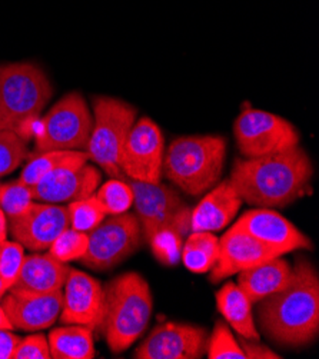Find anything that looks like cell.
Here are the masks:
<instances>
[{"mask_svg":"<svg viewBox=\"0 0 319 359\" xmlns=\"http://www.w3.org/2000/svg\"><path fill=\"white\" fill-rule=\"evenodd\" d=\"M313 168L308 154L297 147L279 154L238 159L229 182L242 202L254 208H283L309 191Z\"/></svg>","mask_w":319,"mask_h":359,"instance_id":"1","label":"cell"},{"mask_svg":"<svg viewBox=\"0 0 319 359\" xmlns=\"http://www.w3.org/2000/svg\"><path fill=\"white\" fill-rule=\"evenodd\" d=\"M257 305L259 327L269 339L290 348L312 344L319 332L316 268L306 259H298L285 288Z\"/></svg>","mask_w":319,"mask_h":359,"instance_id":"2","label":"cell"},{"mask_svg":"<svg viewBox=\"0 0 319 359\" xmlns=\"http://www.w3.org/2000/svg\"><path fill=\"white\" fill-rule=\"evenodd\" d=\"M100 330L114 353L133 345L149 325L154 298L148 280L137 272H126L103 288Z\"/></svg>","mask_w":319,"mask_h":359,"instance_id":"3","label":"cell"},{"mask_svg":"<svg viewBox=\"0 0 319 359\" xmlns=\"http://www.w3.org/2000/svg\"><path fill=\"white\" fill-rule=\"evenodd\" d=\"M225 158L226 139L224 136H181L166 149L162 173L186 195L201 196L219 182Z\"/></svg>","mask_w":319,"mask_h":359,"instance_id":"4","label":"cell"},{"mask_svg":"<svg viewBox=\"0 0 319 359\" xmlns=\"http://www.w3.org/2000/svg\"><path fill=\"white\" fill-rule=\"evenodd\" d=\"M52 93L41 66L30 62L0 66V130H13L26 140Z\"/></svg>","mask_w":319,"mask_h":359,"instance_id":"5","label":"cell"},{"mask_svg":"<svg viewBox=\"0 0 319 359\" xmlns=\"http://www.w3.org/2000/svg\"><path fill=\"white\" fill-rule=\"evenodd\" d=\"M136 115V107L122 99L112 96L93 99V125L85 152L89 161L111 177L122 176V151Z\"/></svg>","mask_w":319,"mask_h":359,"instance_id":"6","label":"cell"},{"mask_svg":"<svg viewBox=\"0 0 319 359\" xmlns=\"http://www.w3.org/2000/svg\"><path fill=\"white\" fill-rule=\"evenodd\" d=\"M93 118L85 97L70 92L56 102L42 119L34 151H86Z\"/></svg>","mask_w":319,"mask_h":359,"instance_id":"7","label":"cell"},{"mask_svg":"<svg viewBox=\"0 0 319 359\" xmlns=\"http://www.w3.org/2000/svg\"><path fill=\"white\" fill-rule=\"evenodd\" d=\"M239 152L245 158H261L299 147V132L279 115L245 107L233 123Z\"/></svg>","mask_w":319,"mask_h":359,"instance_id":"8","label":"cell"},{"mask_svg":"<svg viewBox=\"0 0 319 359\" xmlns=\"http://www.w3.org/2000/svg\"><path fill=\"white\" fill-rule=\"evenodd\" d=\"M142 235L135 215L128 212L111 215L88 233V250L79 261L95 271L112 269L136 252Z\"/></svg>","mask_w":319,"mask_h":359,"instance_id":"9","label":"cell"},{"mask_svg":"<svg viewBox=\"0 0 319 359\" xmlns=\"http://www.w3.org/2000/svg\"><path fill=\"white\" fill-rule=\"evenodd\" d=\"M88 162L89 155L85 151H76L72 158L49 172L30 188L33 201L63 203L95 195L102 181V173Z\"/></svg>","mask_w":319,"mask_h":359,"instance_id":"10","label":"cell"},{"mask_svg":"<svg viewBox=\"0 0 319 359\" xmlns=\"http://www.w3.org/2000/svg\"><path fill=\"white\" fill-rule=\"evenodd\" d=\"M165 140L151 118L136 121L126 137L121 158L122 175L147 184H159L165 156Z\"/></svg>","mask_w":319,"mask_h":359,"instance_id":"11","label":"cell"},{"mask_svg":"<svg viewBox=\"0 0 319 359\" xmlns=\"http://www.w3.org/2000/svg\"><path fill=\"white\" fill-rule=\"evenodd\" d=\"M128 182L133 191V205L142 233L148 242L158 232L191 213L179 192L169 185L147 184L132 179H128Z\"/></svg>","mask_w":319,"mask_h":359,"instance_id":"12","label":"cell"},{"mask_svg":"<svg viewBox=\"0 0 319 359\" xmlns=\"http://www.w3.org/2000/svg\"><path fill=\"white\" fill-rule=\"evenodd\" d=\"M208 331L182 322H163L156 325L142 342L136 359H199L206 353Z\"/></svg>","mask_w":319,"mask_h":359,"instance_id":"13","label":"cell"},{"mask_svg":"<svg viewBox=\"0 0 319 359\" xmlns=\"http://www.w3.org/2000/svg\"><path fill=\"white\" fill-rule=\"evenodd\" d=\"M8 221L15 241L32 252L49 249L53 241L70 226L66 206L38 203L36 201L32 202L25 212Z\"/></svg>","mask_w":319,"mask_h":359,"instance_id":"14","label":"cell"},{"mask_svg":"<svg viewBox=\"0 0 319 359\" xmlns=\"http://www.w3.org/2000/svg\"><path fill=\"white\" fill-rule=\"evenodd\" d=\"M62 299L59 320L65 325H82L92 332L100 330L103 318V286L93 276L70 268Z\"/></svg>","mask_w":319,"mask_h":359,"instance_id":"15","label":"cell"},{"mask_svg":"<svg viewBox=\"0 0 319 359\" xmlns=\"http://www.w3.org/2000/svg\"><path fill=\"white\" fill-rule=\"evenodd\" d=\"M276 257L280 255L235 224L219 239L218 261L209 271V279L212 283H218Z\"/></svg>","mask_w":319,"mask_h":359,"instance_id":"16","label":"cell"},{"mask_svg":"<svg viewBox=\"0 0 319 359\" xmlns=\"http://www.w3.org/2000/svg\"><path fill=\"white\" fill-rule=\"evenodd\" d=\"M236 224L280 257L294 250L313 249L312 241L273 209H251L245 212Z\"/></svg>","mask_w":319,"mask_h":359,"instance_id":"17","label":"cell"},{"mask_svg":"<svg viewBox=\"0 0 319 359\" xmlns=\"http://www.w3.org/2000/svg\"><path fill=\"white\" fill-rule=\"evenodd\" d=\"M62 291L50 294H36L9 290L2 299V308L6 312L13 328L36 332L48 330L57 320L62 311Z\"/></svg>","mask_w":319,"mask_h":359,"instance_id":"18","label":"cell"},{"mask_svg":"<svg viewBox=\"0 0 319 359\" xmlns=\"http://www.w3.org/2000/svg\"><path fill=\"white\" fill-rule=\"evenodd\" d=\"M242 199L231 185L229 179L217 184L191 212L192 232H218L235 218Z\"/></svg>","mask_w":319,"mask_h":359,"instance_id":"19","label":"cell"},{"mask_svg":"<svg viewBox=\"0 0 319 359\" xmlns=\"http://www.w3.org/2000/svg\"><path fill=\"white\" fill-rule=\"evenodd\" d=\"M70 266L57 261L49 252L25 257L19 276L11 290L50 294L62 291Z\"/></svg>","mask_w":319,"mask_h":359,"instance_id":"20","label":"cell"},{"mask_svg":"<svg viewBox=\"0 0 319 359\" xmlns=\"http://www.w3.org/2000/svg\"><path fill=\"white\" fill-rule=\"evenodd\" d=\"M238 275V286L255 305L285 288L292 276V266L288 261L276 257Z\"/></svg>","mask_w":319,"mask_h":359,"instance_id":"21","label":"cell"},{"mask_svg":"<svg viewBox=\"0 0 319 359\" xmlns=\"http://www.w3.org/2000/svg\"><path fill=\"white\" fill-rule=\"evenodd\" d=\"M217 306L228 325H231L239 337L259 341L261 337L254 320L252 304L238 285L226 282L222 286L217 292Z\"/></svg>","mask_w":319,"mask_h":359,"instance_id":"22","label":"cell"},{"mask_svg":"<svg viewBox=\"0 0 319 359\" xmlns=\"http://www.w3.org/2000/svg\"><path fill=\"white\" fill-rule=\"evenodd\" d=\"M50 358L53 359H92L95 344L92 331L82 325H67L50 331Z\"/></svg>","mask_w":319,"mask_h":359,"instance_id":"23","label":"cell"},{"mask_svg":"<svg viewBox=\"0 0 319 359\" xmlns=\"http://www.w3.org/2000/svg\"><path fill=\"white\" fill-rule=\"evenodd\" d=\"M219 255V238L214 232H192L181 250L184 265L195 273H208Z\"/></svg>","mask_w":319,"mask_h":359,"instance_id":"24","label":"cell"},{"mask_svg":"<svg viewBox=\"0 0 319 359\" xmlns=\"http://www.w3.org/2000/svg\"><path fill=\"white\" fill-rule=\"evenodd\" d=\"M189 231H191V213H186L185 217H182L170 226L158 232L154 236V239L149 242L152 245L155 257L166 265H175L179 261V257H181L182 238L186 236Z\"/></svg>","mask_w":319,"mask_h":359,"instance_id":"25","label":"cell"},{"mask_svg":"<svg viewBox=\"0 0 319 359\" xmlns=\"http://www.w3.org/2000/svg\"><path fill=\"white\" fill-rule=\"evenodd\" d=\"M106 215H119L129 210L133 205V191L128 181L112 177L104 182L95 195Z\"/></svg>","mask_w":319,"mask_h":359,"instance_id":"26","label":"cell"},{"mask_svg":"<svg viewBox=\"0 0 319 359\" xmlns=\"http://www.w3.org/2000/svg\"><path fill=\"white\" fill-rule=\"evenodd\" d=\"M66 208L69 212L70 228L79 232L89 233L106 218V213L95 195L81 201L69 202V206Z\"/></svg>","mask_w":319,"mask_h":359,"instance_id":"27","label":"cell"},{"mask_svg":"<svg viewBox=\"0 0 319 359\" xmlns=\"http://www.w3.org/2000/svg\"><path fill=\"white\" fill-rule=\"evenodd\" d=\"M76 151H48L34 156L22 170L19 181L27 187H34L43 176L56 169L59 165L72 158Z\"/></svg>","mask_w":319,"mask_h":359,"instance_id":"28","label":"cell"},{"mask_svg":"<svg viewBox=\"0 0 319 359\" xmlns=\"http://www.w3.org/2000/svg\"><path fill=\"white\" fill-rule=\"evenodd\" d=\"M88 233L79 232L74 228H66L49 246V254L60 262L79 261L88 250Z\"/></svg>","mask_w":319,"mask_h":359,"instance_id":"29","label":"cell"},{"mask_svg":"<svg viewBox=\"0 0 319 359\" xmlns=\"http://www.w3.org/2000/svg\"><path fill=\"white\" fill-rule=\"evenodd\" d=\"M208 359H245L239 342L231 334L224 320H218L214 331L208 338Z\"/></svg>","mask_w":319,"mask_h":359,"instance_id":"30","label":"cell"},{"mask_svg":"<svg viewBox=\"0 0 319 359\" xmlns=\"http://www.w3.org/2000/svg\"><path fill=\"white\" fill-rule=\"evenodd\" d=\"M26 142L13 130H0V176L12 173L26 158Z\"/></svg>","mask_w":319,"mask_h":359,"instance_id":"31","label":"cell"},{"mask_svg":"<svg viewBox=\"0 0 319 359\" xmlns=\"http://www.w3.org/2000/svg\"><path fill=\"white\" fill-rule=\"evenodd\" d=\"M32 202L33 196L30 187L22 184L19 179L0 187V209L5 212L8 219L25 212Z\"/></svg>","mask_w":319,"mask_h":359,"instance_id":"32","label":"cell"},{"mask_svg":"<svg viewBox=\"0 0 319 359\" xmlns=\"http://www.w3.org/2000/svg\"><path fill=\"white\" fill-rule=\"evenodd\" d=\"M23 259L25 249L19 242H0V278L9 285V288L19 276Z\"/></svg>","mask_w":319,"mask_h":359,"instance_id":"33","label":"cell"},{"mask_svg":"<svg viewBox=\"0 0 319 359\" xmlns=\"http://www.w3.org/2000/svg\"><path fill=\"white\" fill-rule=\"evenodd\" d=\"M12 359H50L48 338L42 334H32L22 338Z\"/></svg>","mask_w":319,"mask_h":359,"instance_id":"34","label":"cell"},{"mask_svg":"<svg viewBox=\"0 0 319 359\" xmlns=\"http://www.w3.org/2000/svg\"><path fill=\"white\" fill-rule=\"evenodd\" d=\"M239 345L245 353V359H280L282 358L268 346L262 345L259 341L245 339L240 337Z\"/></svg>","mask_w":319,"mask_h":359,"instance_id":"35","label":"cell"},{"mask_svg":"<svg viewBox=\"0 0 319 359\" xmlns=\"http://www.w3.org/2000/svg\"><path fill=\"white\" fill-rule=\"evenodd\" d=\"M20 339L12 330H0V359H12Z\"/></svg>","mask_w":319,"mask_h":359,"instance_id":"36","label":"cell"},{"mask_svg":"<svg viewBox=\"0 0 319 359\" xmlns=\"http://www.w3.org/2000/svg\"><path fill=\"white\" fill-rule=\"evenodd\" d=\"M6 235H8V218L5 212L0 209V242L6 241Z\"/></svg>","mask_w":319,"mask_h":359,"instance_id":"37","label":"cell"},{"mask_svg":"<svg viewBox=\"0 0 319 359\" xmlns=\"http://www.w3.org/2000/svg\"><path fill=\"white\" fill-rule=\"evenodd\" d=\"M0 330H13L11 320L6 315V312L4 311L2 305H0Z\"/></svg>","mask_w":319,"mask_h":359,"instance_id":"38","label":"cell"},{"mask_svg":"<svg viewBox=\"0 0 319 359\" xmlns=\"http://www.w3.org/2000/svg\"><path fill=\"white\" fill-rule=\"evenodd\" d=\"M9 290H11L9 285H8L2 278H0V299H2V298L6 295V292H8Z\"/></svg>","mask_w":319,"mask_h":359,"instance_id":"39","label":"cell"}]
</instances>
